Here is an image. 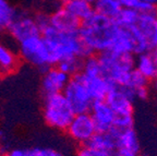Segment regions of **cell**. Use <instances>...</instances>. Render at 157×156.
Wrapping results in <instances>:
<instances>
[{"label":"cell","instance_id":"obj_1","mask_svg":"<svg viewBox=\"0 0 157 156\" xmlns=\"http://www.w3.org/2000/svg\"><path fill=\"white\" fill-rule=\"evenodd\" d=\"M118 29L119 25L115 20L94 12L81 23L78 34L92 54L99 55L110 48Z\"/></svg>","mask_w":157,"mask_h":156},{"label":"cell","instance_id":"obj_2","mask_svg":"<svg viewBox=\"0 0 157 156\" xmlns=\"http://www.w3.org/2000/svg\"><path fill=\"white\" fill-rule=\"evenodd\" d=\"M40 35L44 37L56 66L67 58L78 57L84 59L93 55L85 47L78 33L59 32L48 25L40 32Z\"/></svg>","mask_w":157,"mask_h":156},{"label":"cell","instance_id":"obj_3","mask_svg":"<svg viewBox=\"0 0 157 156\" xmlns=\"http://www.w3.org/2000/svg\"><path fill=\"white\" fill-rule=\"evenodd\" d=\"M101 67V76L113 85L127 86L130 73L135 68L133 54L117 55L107 50L97 55Z\"/></svg>","mask_w":157,"mask_h":156},{"label":"cell","instance_id":"obj_4","mask_svg":"<svg viewBox=\"0 0 157 156\" xmlns=\"http://www.w3.org/2000/svg\"><path fill=\"white\" fill-rule=\"evenodd\" d=\"M74 115L75 112L63 93L45 96L43 102V118L50 128L58 131H66Z\"/></svg>","mask_w":157,"mask_h":156},{"label":"cell","instance_id":"obj_5","mask_svg":"<svg viewBox=\"0 0 157 156\" xmlns=\"http://www.w3.org/2000/svg\"><path fill=\"white\" fill-rule=\"evenodd\" d=\"M128 29L134 39V56L157 50V12L140 13L136 23Z\"/></svg>","mask_w":157,"mask_h":156},{"label":"cell","instance_id":"obj_6","mask_svg":"<svg viewBox=\"0 0 157 156\" xmlns=\"http://www.w3.org/2000/svg\"><path fill=\"white\" fill-rule=\"evenodd\" d=\"M17 45V54L21 60L42 70L56 66L46 41L40 34L29 37Z\"/></svg>","mask_w":157,"mask_h":156},{"label":"cell","instance_id":"obj_7","mask_svg":"<svg viewBox=\"0 0 157 156\" xmlns=\"http://www.w3.org/2000/svg\"><path fill=\"white\" fill-rule=\"evenodd\" d=\"M63 95L70 103L75 114L88 112L93 104L88 90L86 88L83 74L80 73L71 76L63 90Z\"/></svg>","mask_w":157,"mask_h":156},{"label":"cell","instance_id":"obj_8","mask_svg":"<svg viewBox=\"0 0 157 156\" xmlns=\"http://www.w3.org/2000/svg\"><path fill=\"white\" fill-rule=\"evenodd\" d=\"M69 139L78 145H86L97 132L90 112L75 114L64 131Z\"/></svg>","mask_w":157,"mask_h":156},{"label":"cell","instance_id":"obj_9","mask_svg":"<svg viewBox=\"0 0 157 156\" xmlns=\"http://www.w3.org/2000/svg\"><path fill=\"white\" fill-rule=\"evenodd\" d=\"M8 34L15 43L24 41L29 37L40 34V29L36 22L35 15L26 12H17L14 19L7 29Z\"/></svg>","mask_w":157,"mask_h":156},{"label":"cell","instance_id":"obj_10","mask_svg":"<svg viewBox=\"0 0 157 156\" xmlns=\"http://www.w3.org/2000/svg\"><path fill=\"white\" fill-rule=\"evenodd\" d=\"M105 100L116 115H133L135 95L130 88L113 85Z\"/></svg>","mask_w":157,"mask_h":156},{"label":"cell","instance_id":"obj_11","mask_svg":"<svg viewBox=\"0 0 157 156\" xmlns=\"http://www.w3.org/2000/svg\"><path fill=\"white\" fill-rule=\"evenodd\" d=\"M110 132L116 138V156H140L141 145L134 128Z\"/></svg>","mask_w":157,"mask_h":156},{"label":"cell","instance_id":"obj_12","mask_svg":"<svg viewBox=\"0 0 157 156\" xmlns=\"http://www.w3.org/2000/svg\"><path fill=\"white\" fill-rule=\"evenodd\" d=\"M71 76L62 72L57 66L49 67L43 74L40 88L44 96L62 93Z\"/></svg>","mask_w":157,"mask_h":156},{"label":"cell","instance_id":"obj_13","mask_svg":"<svg viewBox=\"0 0 157 156\" xmlns=\"http://www.w3.org/2000/svg\"><path fill=\"white\" fill-rule=\"evenodd\" d=\"M93 122L97 132H109L113 127L116 114L106 100H95L90 109Z\"/></svg>","mask_w":157,"mask_h":156},{"label":"cell","instance_id":"obj_14","mask_svg":"<svg viewBox=\"0 0 157 156\" xmlns=\"http://www.w3.org/2000/svg\"><path fill=\"white\" fill-rule=\"evenodd\" d=\"M48 18L49 25L59 32L78 33L81 26V22L78 19H75L71 13H69L61 6L52 10V13L48 14Z\"/></svg>","mask_w":157,"mask_h":156},{"label":"cell","instance_id":"obj_15","mask_svg":"<svg viewBox=\"0 0 157 156\" xmlns=\"http://www.w3.org/2000/svg\"><path fill=\"white\" fill-rule=\"evenodd\" d=\"M134 69L150 82H155L157 80V50L136 55Z\"/></svg>","mask_w":157,"mask_h":156},{"label":"cell","instance_id":"obj_16","mask_svg":"<svg viewBox=\"0 0 157 156\" xmlns=\"http://www.w3.org/2000/svg\"><path fill=\"white\" fill-rule=\"evenodd\" d=\"M21 58L17 51L11 46L0 41V73L1 76L13 73L20 66Z\"/></svg>","mask_w":157,"mask_h":156},{"label":"cell","instance_id":"obj_17","mask_svg":"<svg viewBox=\"0 0 157 156\" xmlns=\"http://www.w3.org/2000/svg\"><path fill=\"white\" fill-rule=\"evenodd\" d=\"M113 54H133L134 55V39L130 29L125 27H120L118 29L110 48L108 49ZM107 51V50H106Z\"/></svg>","mask_w":157,"mask_h":156},{"label":"cell","instance_id":"obj_18","mask_svg":"<svg viewBox=\"0 0 157 156\" xmlns=\"http://www.w3.org/2000/svg\"><path fill=\"white\" fill-rule=\"evenodd\" d=\"M84 80H85L86 88H87L88 93H90L93 102H95V100H105L108 92L110 91L111 86H113V84L105 76H93V78L84 76Z\"/></svg>","mask_w":157,"mask_h":156},{"label":"cell","instance_id":"obj_19","mask_svg":"<svg viewBox=\"0 0 157 156\" xmlns=\"http://www.w3.org/2000/svg\"><path fill=\"white\" fill-rule=\"evenodd\" d=\"M60 6L81 23L94 13L93 3L87 2L85 0H62Z\"/></svg>","mask_w":157,"mask_h":156},{"label":"cell","instance_id":"obj_20","mask_svg":"<svg viewBox=\"0 0 157 156\" xmlns=\"http://www.w3.org/2000/svg\"><path fill=\"white\" fill-rule=\"evenodd\" d=\"M86 145L98 151L113 154L116 151V138L110 131L96 132Z\"/></svg>","mask_w":157,"mask_h":156},{"label":"cell","instance_id":"obj_21","mask_svg":"<svg viewBox=\"0 0 157 156\" xmlns=\"http://www.w3.org/2000/svg\"><path fill=\"white\" fill-rule=\"evenodd\" d=\"M94 12L108 19L115 20L120 12L121 6L118 0H95L93 2Z\"/></svg>","mask_w":157,"mask_h":156},{"label":"cell","instance_id":"obj_22","mask_svg":"<svg viewBox=\"0 0 157 156\" xmlns=\"http://www.w3.org/2000/svg\"><path fill=\"white\" fill-rule=\"evenodd\" d=\"M55 149L52 147L34 146L27 149H13L5 152L3 156H52Z\"/></svg>","mask_w":157,"mask_h":156},{"label":"cell","instance_id":"obj_23","mask_svg":"<svg viewBox=\"0 0 157 156\" xmlns=\"http://www.w3.org/2000/svg\"><path fill=\"white\" fill-rule=\"evenodd\" d=\"M81 73L86 78L101 76V67L97 55H91L83 59Z\"/></svg>","mask_w":157,"mask_h":156},{"label":"cell","instance_id":"obj_24","mask_svg":"<svg viewBox=\"0 0 157 156\" xmlns=\"http://www.w3.org/2000/svg\"><path fill=\"white\" fill-rule=\"evenodd\" d=\"M17 14V10L7 0H0V33L6 32Z\"/></svg>","mask_w":157,"mask_h":156},{"label":"cell","instance_id":"obj_25","mask_svg":"<svg viewBox=\"0 0 157 156\" xmlns=\"http://www.w3.org/2000/svg\"><path fill=\"white\" fill-rule=\"evenodd\" d=\"M139 14L135 9H129V8H121L120 12L118 13L116 17L115 22L117 23L120 27H128L133 26L136 23L137 19H139Z\"/></svg>","mask_w":157,"mask_h":156},{"label":"cell","instance_id":"obj_26","mask_svg":"<svg viewBox=\"0 0 157 156\" xmlns=\"http://www.w3.org/2000/svg\"><path fill=\"white\" fill-rule=\"evenodd\" d=\"M82 62H83V59L82 58L72 57V58H67V59L61 60L57 64V67H58L62 72L68 74L69 76H73L81 72Z\"/></svg>","mask_w":157,"mask_h":156},{"label":"cell","instance_id":"obj_27","mask_svg":"<svg viewBox=\"0 0 157 156\" xmlns=\"http://www.w3.org/2000/svg\"><path fill=\"white\" fill-rule=\"evenodd\" d=\"M148 84H150V81L134 69L130 73L127 86L130 88L131 90H133V92H134V91L140 90V88H148Z\"/></svg>","mask_w":157,"mask_h":156},{"label":"cell","instance_id":"obj_28","mask_svg":"<svg viewBox=\"0 0 157 156\" xmlns=\"http://www.w3.org/2000/svg\"><path fill=\"white\" fill-rule=\"evenodd\" d=\"M133 124H134L133 115H116L113 127L110 131L119 132L125 129H130L133 128Z\"/></svg>","mask_w":157,"mask_h":156},{"label":"cell","instance_id":"obj_29","mask_svg":"<svg viewBox=\"0 0 157 156\" xmlns=\"http://www.w3.org/2000/svg\"><path fill=\"white\" fill-rule=\"evenodd\" d=\"M113 154L98 151V150L92 149V147L87 146V145H81V146L76 150L74 156H113Z\"/></svg>","mask_w":157,"mask_h":156},{"label":"cell","instance_id":"obj_30","mask_svg":"<svg viewBox=\"0 0 157 156\" xmlns=\"http://www.w3.org/2000/svg\"><path fill=\"white\" fill-rule=\"evenodd\" d=\"M121 8H129V9H135L140 5V0H118Z\"/></svg>","mask_w":157,"mask_h":156},{"label":"cell","instance_id":"obj_31","mask_svg":"<svg viewBox=\"0 0 157 156\" xmlns=\"http://www.w3.org/2000/svg\"><path fill=\"white\" fill-rule=\"evenodd\" d=\"M134 95H135V99L144 100L150 95V90H148V88H140V90L134 91Z\"/></svg>","mask_w":157,"mask_h":156},{"label":"cell","instance_id":"obj_32","mask_svg":"<svg viewBox=\"0 0 157 156\" xmlns=\"http://www.w3.org/2000/svg\"><path fill=\"white\" fill-rule=\"evenodd\" d=\"M52 156H67V155L63 153V152H61V151H59V150H56V149H55L54 155H52Z\"/></svg>","mask_w":157,"mask_h":156},{"label":"cell","instance_id":"obj_33","mask_svg":"<svg viewBox=\"0 0 157 156\" xmlns=\"http://www.w3.org/2000/svg\"><path fill=\"white\" fill-rule=\"evenodd\" d=\"M141 2H145V3H151V5H155L157 6V0H140Z\"/></svg>","mask_w":157,"mask_h":156},{"label":"cell","instance_id":"obj_34","mask_svg":"<svg viewBox=\"0 0 157 156\" xmlns=\"http://www.w3.org/2000/svg\"><path fill=\"white\" fill-rule=\"evenodd\" d=\"M140 156H153V155H151L150 153H141Z\"/></svg>","mask_w":157,"mask_h":156},{"label":"cell","instance_id":"obj_35","mask_svg":"<svg viewBox=\"0 0 157 156\" xmlns=\"http://www.w3.org/2000/svg\"><path fill=\"white\" fill-rule=\"evenodd\" d=\"M3 154H5V152H3L2 147L0 146V156H3Z\"/></svg>","mask_w":157,"mask_h":156},{"label":"cell","instance_id":"obj_36","mask_svg":"<svg viewBox=\"0 0 157 156\" xmlns=\"http://www.w3.org/2000/svg\"><path fill=\"white\" fill-rule=\"evenodd\" d=\"M85 1H87V2H91V3H93L95 0H85Z\"/></svg>","mask_w":157,"mask_h":156},{"label":"cell","instance_id":"obj_37","mask_svg":"<svg viewBox=\"0 0 157 156\" xmlns=\"http://www.w3.org/2000/svg\"><path fill=\"white\" fill-rule=\"evenodd\" d=\"M155 88H156V91H157V80L155 81Z\"/></svg>","mask_w":157,"mask_h":156},{"label":"cell","instance_id":"obj_38","mask_svg":"<svg viewBox=\"0 0 157 156\" xmlns=\"http://www.w3.org/2000/svg\"><path fill=\"white\" fill-rule=\"evenodd\" d=\"M1 76H1V73H0V78H1Z\"/></svg>","mask_w":157,"mask_h":156},{"label":"cell","instance_id":"obj_39","mask_svg":"<svg viewBox=\"0 0 157 156\" xmlns=\"http://www.w3.org/2000/svg\"><path fill=\"white\" fill-rule=\"evenodd\" d=\"M113 156H116V155H115V154H113Z\"/></svg>","mask_w":157,"mask_h":156},{"label":"cell","instance_id":"obj_40","mask_svg":"<svg viewBox=\"0 0 157 156\" xmlns=\"http://www.w3.org/2000/svg\"><path fill=\"white\" fill-rule=\"evenodd\" d=\"M52 1H55V0H52Z\"/></svg>","mask_w":157,"mask_h":156}]
</instances>
